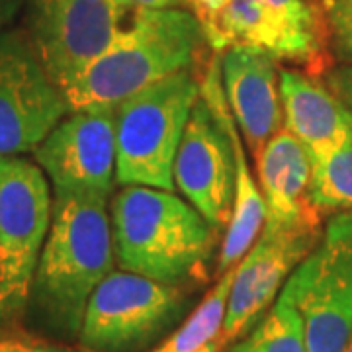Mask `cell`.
<instances>
[{"mask_svg": "<svg viewBox=\"0 0 352 352\" xmlns=\"http://www.w3.org/2000/svg\"><path fill=\"white\" fill-rule=\"evenodd\" d=\"M113 261L108 198L55 194L30 305L51 331L78 339L88 300Z\"/></svg>", "mask_w": 352, "mask_h": 352, "instance_id": "1", "label": "cell"}, {"mask_svg": "<svg viewBox=\"0 0 352 352\" xmlns=\"http://www.w3.org/2000/svg\"><path fill=\"white\" fill-rule=\"evenodd\" d=\"M110 227L120 268L184 286L206 278L221 233L175 190L122 186L110 204Z\"/></svg>", "mask_w": 352, "mask_h": 352, "instance_id": "2", "label": "cell"}, {"mask_svg": "<svg viewBox=\"0 0 352 352\" xmlns=\"http://www.w3.org/2000/svg\"><path fill=\"white\" fill-rule=\"evenodd\" d=\"M206 47L200 24L188 10L141 8L131 28L65 88V98L71 110L118 106L153 82L194 69Z\"/></svg>", "mask_w": 352, "mask_h": 352, "instance_id": "3", "label": "cell"}, {"mask_svg": "<svg viewBox=\"0 0 352 352\" xmlns=\"http://www.w3.org/2000/svg\"><path fill=\"white\" fill-rule=\"evenodd\" d=\"M194 69L153 82L116 106V182L175 188V159L196 100Z\"/></svg>", "mask_w": 352, "mask_h": 352, "instance_id": "4", "label": "cell"}, {"mask_svg": "<svg viewBox=\"0 0 352 352\" xmlns=\"http://www.w3.org/2000/svg\"><path fill=\"white\" fill-rule=\"evenodd\" d=\"M53 214L45 173L24 157H0V325L25 314Z\"/></svg>", "mask_w": 352, "mask_h": 352, "instance_id": "5", "label": "cell"}, {"mask_svg": "<svg viewBox=\"0 0 352 352\" xmlns=\"http://www.w3.org/2000/svg\"><path fill=\"white\" fill-rule=\"evenodd\" d=\"M188 309L182 286L112 270L92 292L78 333L87 352H141L163 339Z\"/></svg>", "mask_w": 352, "mask_h": 352, "instance_id": "6", "label": "cell"}, {"mask_svg": "<svg viewBox=\"0 0 352 352\" xmlns=\"http://www.w3.org/2000/svg\"><path fill=\"white\" fill-rule=\"evenodd\" d=\"M282 294L302 315L309 352H344L352 337V210L329 215L323 233Z\"/></svg>", "mask_w": 352, "mask_h": 352, "instance_id": "7", "label": "cell"}, {"mask_svg": "<svg viewBox=\"0 0 352 352\" xmlns=\"http://www.w3.org/2000/svg\"><path fill=\"white\" fill-rule=\"evenodd\" d=\"M129 0H30L28 36L50 76L67 88L138 20Z\"/></svg>", "mask_w": 352, "mask_h": 352, "instance_id": "8", "label": "cell"}, {"mask_svg": "<svg viewBox=\"0 0 352 352\" xmlns=\"http://www.w3.org/2000/svg\"><path fill=\"white\" fill-rule=\"evenodd\" d=\"M69 112L63 88L41 65L28 32H2L0 157L34 153Z\"/></svg>", "mask_w": 352, "mask_h": 352, "instance_id": "9", "label": "cell"}, {"mask_svg": "<svg viewBox=\"0 0 352 352\" xmlns=\"http://www.w3.org/2000/svg\"><path fill=\"white\" fill-rule=\"evenodd\" d=\"M55 194L110 198L116 182V106L71 110L34 151Z\"/></svg>", "mask_w": 352, "mask_h": 352, "instance_id": "10", "label": "cell"}, {"mask_svg": "<svg viewBox=\"0 0 352 352\" xmlns=\"http://www.w3.org/2000/svg\"><path fill=\"white\" fill-rule=\"evenodd\" d=\"M323 226L263 227L258 239L235 266L219 349L245 337L272 307L292 272L314 251Z\"/></svg>", "mask_w": 352, "mask_h": 352, "instance_id": "11", "label": "cell"}, {"mask_svg": "<svg viewBox=\"0 0 352 352\" xmlns=\"http://www.w3.org/2000/svg\"><path fill=\"white\" fill-rule=\"evenodd\" d=\"M200 24L208 47H252L272 55L278 63L305 67L311 75L327 69V51L311 45L266 0H184Z\"/></svg>", "mask_w": 352, "mask_h": 352, "instance_id": "12", "label": "cell"}, {"mask_svg": "<svg viewBox=\"0 0 352 352\" xmlns=\"http://www.w3.org/2000/svg\"><path fill=\"white\" fill-rule=\"evenodd\" d=\"M173 176L180 196L223 237L233 217L237 166L229 135L201 94L180 139Z\"/></svg>", "mask_w": 352, "mask_h": 352, "instance_id": "13", "label": "cell"}, {"mask_svg": "<svg viewBox=\"0 0 352 352\" xmlns=\"http://www.w3.org/2000/svg\"><path fill=\"white\" fill-rule=\"evenodd\" d=\"M276 63L272 55L252 47H229L219 53L227 104L254 157L284 126Z\"/></svg>", "mask_w": 352, "mask_h": 352, "instance_id": "14", "label": "cell"}, {"mask_svg": "<svg viewBox=\"0 0 352 352\" xmlns=\"http://www.w3.org/2000/svg\"><path fill=\"white\" fill-rule=\"evenodd\" d=\"M200 94L212 112L217 118V122L223 126L229 135L235 166H237V182H235V204H233V217L231 223L226 229L221 237V247L217 252V272L223 274L226 270L237 266L239 261L249 252L254 241L258 239L264 226V210L263 196L256 180L252 178L247 151H245V141L241 135L237 122L233 118V112L229 108L221 82V69H219V53L212 55V59L206 63L204 75L200 76Z\"/></svg>", "mask_w": 352, "mask_h": 352, "instance_id": "15", "label": "cell"}, {"mask_svg": "<svg viewBox=\"0 0 352 352\" xmlns=\"http://www.w3.org/2000/svg\"><path fill=\"white\" fill-rule=\"evenodd\" d=\"M256 184L264 201L266 229L317 226L321 214L309 201L314 159L288 129H280L256 157Z\"/></svg>", "mask_w": 352, "mask_h": 352, "instance_id": "16", "label": "cell"}, {"mask_svg": "<svg viewBox=\"0 0 352 352\" xmlns=\"http://www.w3.org/2000/svg\"><path fill=\"white\" fill-rule=\"evenodd\" d=\"M284 129L309 151L325 157L352 139V112L327 82L309 71L280 67Z\"/></svg>", "mask_w": 352, "mask_h": 352, "instance_id": "17", "label": "cell"}, {"mask_svg": "<svg viewBox=\"0 0 352 352\" xmlns=\"http://www.w3.org/2000/svg\"><path fill=\"white\" fill-rule=\"evenodd\" d=\"M235 276V266L219 274L215 286L201 300L196 309L175 329L168 337L161 340L151 352H198L210 342H219L226 323L229 292Z\"/></svg>", "mask_w": 352, "mask_h": 352, "instance_id": "18", "label": "cell"}, {"mask_svg": "<svg viewBox=\"0 0 352 352\" xmlns=\"http://www.w3.org/2000/svg\"><path fill=\"white\" fill-rule=\"evenodd\" d=\"M227 352H309L302 315L288 296L280 292L263 319Z\"/></svg>", "mask_w": 352, "mask_h": 352, "instance_id": "19", "label": "cell"}, {"mask_svg": "<svg viewBox=\"0 0 352 352\" xmlns=\"http://www.w3.org/2000/svg\"><path fill=\"white\" fill-rule=\"evenodd\" d=\"M309 201L321 215L352 210V139L315 159Z\"/></svg>", "mask_w": 352, "mask_h": 352, "instance_id": "20", "label": "cell"}, {"mask_svg": "<svg viewBox=\"0 0 352 352\" xmlns=\"http://www.w3.org/2000/svg\"><path fill=\"white\" fill-rule=\"evenodd\" d=\"M325 28L329 55L342 65H352V0H317Z\"/></svg>", "mask_w": 352, "mask_h": 352, "instance_id": "21", "label": "cell"}, {"mask_svg": "<svg viewBox=\"0 0 352 352\" xmlns=\"http://www.w3.org/2000/svg\"><path fill=\"white\" fill-rule=\"evenodd\" d=\"M266 2L274 6L305 41H309L319 50L327 51L323 18L317 4H314L311 0H266Z\"/></svg>", "mask_w": 352, "mask_h": 352, "instance_id": "22", "label": "cell"}, {"mask_svg": "<svg viewBox=\"0 0 352 352\" xmlns=\"http://www.w3.org/2000/svg\"><path fill=\"white\" fill-rule=\"evenodd\" d=\"M0 352H85L67 342L43 339L10 325H0Z\"/></svg>", "mask_w": 352, "mask_h": 352, "instance_id": "23", "label": "cell"}, {"mask_svg": "<svg viewBox=\"0 0 352 352\" xmlns=\"http://www.w3.org/2000/svg\"><path fill=\"white\" fill-rule=\"evenodd\" d=\"M323 80L352 112V65H331L323 73Z\"/></svg>", "mask_w": 352, "mask_h": 352, "instance_id": "24", "label": "cell"}, {"mask_svg": "<svg viewBox=\"0 0 352 352\" xmlns=\"http://www.w3.org/2000/svg\"><path fill=\"white\" fill-rule=\"evenodd\" d=\"M25 0H0V34L6 32V25L14 20V16L20 12Z\"/></svg>", "mask_w": 352, "mask_h": 352, "instance_id": "25", "label": "cell"}, {"mask_svg": "<svg viewBox=\"0 0 352 352\" xmlns=\"http://www.w3.org/2000/svg\"><path fill=\"white\" fill-rule=\"evenodd\" d=\"M141 8H151V10H168V8H182L184 0H129Z\"/></svg>", "mask_w": 352, "mask_h": 352, "instance_id": "26", "label": "cell"}, {"mask_svg": "<svg viewBox=\"0 0 352 352\" xmlns=\"http://www.w3.org/2000/svg\"><path fill=\"white\" fill-rule=\"evenodd\" d=\"M221 349H219V342L215 340V342H210V344H206L204 349H200L198 352H219Z\"/></svg>", "mask_w": 352, "mask_h": 352, "instance_id": "27", "label": "cell"}, {"mask_svg": "<svg viewBox=\"0 0 352 352\" xmlns=\"http://www.w3.org/2000/svg\"><path fill=\"white\" fill-rule=\"evenodd\" d=\"M344 352H352V337H351V340H349V344H346V351Z\"/></svg>", "mask_w": 352, "mask_h": 352, "instance_id": "28", "label": "cell"}]
</instances>
